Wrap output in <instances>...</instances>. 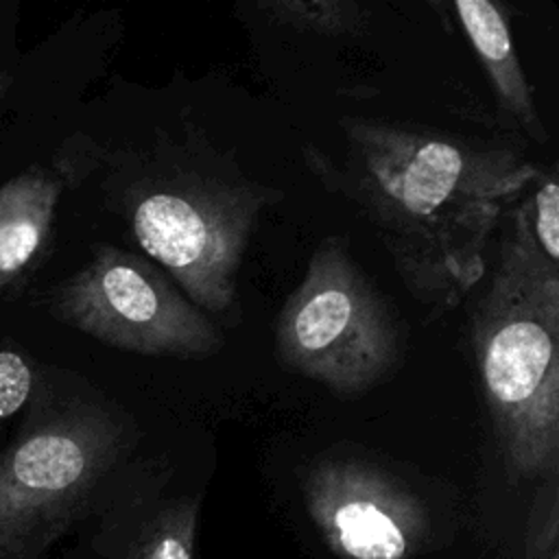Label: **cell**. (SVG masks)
<instances>
[{"instance_id": "obj_1", "label": "cell", "mask_w": 559, "mask_h": 559, "mask_svg": "<svg viewBox=\"0 0 559 559\" xmlns=\"http://www.w3.org/2000/svg\"><path fill=\"white\" fill-rule=\"evenodd\" d=\"M343 155L306 144L304 159L371 225L413 295L456 308L487 273V247L539 170L507 146H489L400 122L341 120Z\"/></svg>"}, {"instance_id": "obj_2", "label": "cell", "mask_w": 559, "mask_h": 559, "mask_svg": "<svg viewBox=\"0 0 559 559\" xmlns=\"http://www.w3.org/2000/svg\"><path fill=\"white\" fill-rule=\"evenodd\" d=\"M489 419L515 478L559 467V266L539 251L528 199L502 221L489 284L469 312Z\"/></svg>"}, {"instance_id": "obj_3", "label": "cell", "mask_w": 559, "mask_h": 559, "mask_svg": "<svg viewBox=\"0 0 559 559\" xmlns=\"http://www.w3.org/2000/svg\"><path fill=\"white\" fill-rule=\"evenodd\" d=\"M273 197L275 190L240 175L205 170L177 148H157L127 188L122 207L146 258L207 317L236 325L242 255Z\"/></svg>"}, {"instance_id": "obj_4", "label": "cell", "mask_w": 559, "mask_h": 559, "mask_svg": "<svg viewBox=\"0 0 559 559\" xmlns=\"http://www.w3.org/2000/svg\"><path fill=\"white\" fill-rule=\"evenodd\" d=\"M120 450L122 428L100 406L31 413L0 452V559H44L85 513Z\"/></svg>"}, {"instance_id": "obj_5", "label": "cell", "mask_w": 559, "mask_h": 559, "mask_svg": "<svg viewBox=\"0 0 559 559\" xmlns=\"http://www.w3.org/2000/svg\"><path fill=\"white\" fill-rule=\"evenodd\" d=\"M402 323L338 236L323 238L275 321L282 365L332 393L358 395L402 358Z\"/></svg>"}, {"instance_id": "obj_6", "label": "cell", "mask_w": 559, "mask_h": 559, "mask_svg": "<svg viewBox=\"0 0 559 559\" xmlns=\"http://www.w3.org/2000/svg\"><path fill=\"white\" fill-rule=\"evenodd\" d=\"M52 314L122 352L205 358L223 347L221 328L153 260L98 245L92 260L50 295Z\"/></svg>"}, {"instance_id": "obj_7", "label": "cell", "mask_w": 559, "mask_h": 559, "mask_svg": "<svg viewBox=\"0 0 559 559\" xmlns=\"http://www.w3.org/2000/svg\"><path fill=\"white\" fill-rule=\"evenodd\" d=\"M304 500L323 542L343 559H408L426 539L421 500L358 456L317 461L304 478Z\"/></svg>"}, {"instance_id": "obj_8", "label": "cell", "mask_w": 559, "mask_h": 559, "mask_svg": "<svg viewBox=\"0 0 559 559\" xmlns=\"http://www.w3.org/2000/svg\"><path fill=\"white\" fill-rule=\"evenodd\" d=\"M61 192V175L41 166L0 188V293L20 286L39 262Z\"/></svg>"}, {"instance_id": "obj_9", "label": "cell", "mask_w": 559, "mask_h": 559, "mask_svg": "<svg viewBox=\"0 0 559 559\" xmlns=\"http://www.w3.org/2000/svg\"><path fill=\"white\" fill-rule=\"evenodd\" d=\"M454 11L478 55L498 105L535 142H546L548 133L537 116L531 85L520 66L507 13L489 0H459Z\"/></svg>"}, {"instance_id": "obj_10", "label": "cell", "mask_w": 559, "mask_h": 559, "mask_svg": "<svg viewBox=\"0 0 559 559\" xmlns=\"http://www.w3.org/2000/svg\"><path fill=\"white\" fill-rule=\"evenodd\" d=\"M258 11L273 24L323 37L352 35L365 24V9L352 0H266Z\"/></svg>"}, {"instance_id": "obj_11", "label": "cell", "mask_w": 559, "mask_h": 559, "mask_svg": "<svg viewBox=\"0 0 559 559\" xmlns=\"http://www.w3.org/2000/svg\"><path fill=\"white\" fill-rule=\"evenodd\" d=\"M194 528L197 502H177L144 528L129 559H192Z\"/></svg>"}, {"instance_id": "obj_12", "label": "cell", "mask_w": 559, "mask_h": 559, "mask_svg": "<svg viewBox=\"0 0 559 559\" xmlns=\"http://www.w3.org/2000/svg\"><path fill=\"white\" fill-rule=\"evenodd\" d=\"M531 234L548 262L559 266V186L546 175L528 199Z\"/></svg>"}, {"instance_id": "obj_13", "label": "cell", "mask_w": 559, "mask_h": 559, "mask_svg": "<svg viewBox=\"0 0 559 559\" xmlns=\"http://www.w3.org/2000/svg\"><path fill=\"white\" fill-rule=\"evenodd\" d=\"M33 384L31 362L15 349H0V426L28 404Z\"/></svg>"}, {"instance_id": "obj_14", "label": "cell", "mask_w": 559, "mask_h": 559, "mask_svg": "<svg viewBox=\"0 0 559 559\" xmlns=\"http://www.w3.org/2000/svg\"><path fill=\"white\" fill-rule=\"evenodd\" d=\"M11 85H13V76L9 72H0V103L11 92Z\"/></svg>"}, {"instance_id": "obj_15", "label": "cell", "mask_w": 559, "mask_h": 559, "mask_svg": "<svg viewBox=\"0 0 559 559\" xmlns=\"http://www.w3.org/2000/svg\"><path fill=\"white\" fill-rule=\"evenodd\" d=\"M546 559H559L557 550H555V548H550V552H548V557H546Z\"/></svg>"}]
</instances>
